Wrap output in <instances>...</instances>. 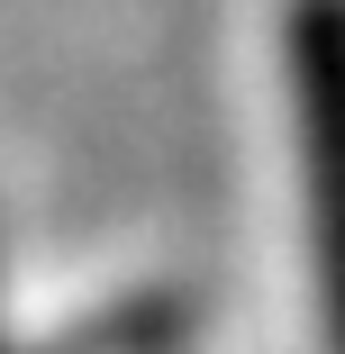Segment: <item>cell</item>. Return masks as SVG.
Segmentation results:
<instances>
[{"label": "cell", "mask_w": 345, "mask_h": 354, "mask_svg": "<svg viewBox=\"0 0 345 354\" xmlns=\"http://www.w3.org/2000/svg\"><path fill=\"white\" fill-rule=\"evenodd\" d=\"M291 91H300V155H309V227H318V291L345 345V0L291 10Z\"/></svg>", "instance_id": "obj_1"}]
</instances>
